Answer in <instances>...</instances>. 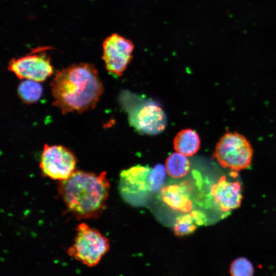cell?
Masks as SVG:
<instances>
[{"label":"cell","mask_w":276,"mask_h":276,"mask_svg":"<svg viewBox=\"0 0 276 276\" xmlns=\"http://www.w3.org/2000/svg\"><path fill=\"white\" fill-rule=\"evenodd\" d=\"M76 231L73 243L67 254L88 267L96 266L109 250V239L85 223H80Z\"/></svg>","instance_id":"277c9868"},{"label":"cell","mask_w":276,"mask_h":276,"mask_svg":"<svg viewBox=\"0 0 276 276\" xmlns=\"http://www.w3.org/2000/svg\"><path fill=\"white\" fill-rule=\"evenodd\" d=\"M42 91L40 82L28 79L22 80L17 87L19 98L28 104L37 102L40 98Z\"/></svg>","instance_id":"9a60e30c"},{"label":"cell","mask_w":276,"mask_h":276,"mask_svg":"<svg viewBox=\"0 0 276 276\" xmlns=\"http://www.w3.org/2000/svg\"><path fill=\"white\" fill-rule=\"evenodd\" d=\"M77 159L69 149L59 145L45 144L39 167L43 175L60 181L68 178L76 170Z\"/></svg>","instance_id":"ba28073f"},{"label":"cell","mask_w":276,"mask_h":276,"mask_svg":"<svg viewBox=\"0 0 276 276\" xmlns=\"http://www.w3.org/2000/svg\"><path fill=\"white\" fill-rule=\"evenodd\" d=\"M206 221L205 215L198 210L191 211L177 217L174 224L175 235L183 236L193 233Z\"/></svg>","instance_id":"7c38bea8"},{"label":"cell","mask_w":276,"mask_h":276,"mask_svg":"<svg viewBox=\"0 0 276 276\" xmlns=\"http://www.w3.org/2000/svg\"><path fill=\"white\" fill-rule=\"evenodd\" d=\"M49 49L50 47H37L24 56L12 58L8 63V70L21 80L44 81L53 73L50 58L46 53Z\"/></svg>","instance_id":"52a82bcc"},{"label":"cell","mask_w":276,"mask_h":276,"mask_svg":"<svg viewBox=\"0 0 276 276\" xmlns=\"http://www.w3.org/2000/svg\"><path fill=\"white\" fill-rule=\"evenodd\" d=\"M200 145L198 133L191 129H185L178 132L174 137L173 145L175 150L187 156H191L197 152Z\"/></svg>","instance_id":"4fadbf2b"},{"label":"cell","mask_w":276,"mask_h":276,"mask_svg":"<svg viewBox=\"0 0 276 276\" xmlns=\"http://www.w3.org/2000/svg\"><path fill=\"white\" fill-rule=\"evenodd\" d=\"M106 175V172L97 174L75 171L68 178L59 182L58 193L77 219L95 218L105 208L109 191Z\"/></svg>","instance_id":"7a4b0ae2"},{"label":"cell","mask_w":276,"mask_h":276,"mask_svg":"<svg viewBox=\"0 0 276 276\" xmlns=\"http://www.w3.org/2000/svg\"><path fill=\"white\" fill-rule=\"evenodd\" d=\"M130 125L139 132L157 135L162 132L167 124L166 114L159 104L149 99H141L139 103L128 107Z\"/></svg>","instance_id":"8992f818"},{"label":"cell","mask_w":276,"mask_h":276,"mask_svg":"<svg viewBox=\"0 0 276 276\" xmlns=\"http://www.w3.org/2000/svg\"><path fill=\"white\" fill-rule=\"evenodd\" d=\"M166 169L162 164L154 167L137 165L123 170L119 190L123 198L132 204H140L163 186Z\"/></svg>","instance_id":"3957f363"},{"label":"cell","mask_w":276,"mask_h":276,"mask_svg":"<svg viewBox=\"0 0 276 276\" xmlns=\"http://www.w3.org/2000/svg\"><path fill=\"white\" fill-rule=\"evenodd\" d=\"M160 197L170 208L184 213L193 208L192 188L187 181L171 184L161 189Z\"/></svg>","instance_id":"30bf717a"},{"label":"cell","mask_w":276,"mask_h":276,"mask_svg":"<svg viewBox=\"0 0 276 276\" xmlns=\"http://www.w3.org/2000/svg\"><path fill=\"white\" fill-rule=\"evenodd\" d=\"M211 194L221 211L227 212L238 208L242 198L241 187L238 181H228L221 177L213 186Z\"/></svg>","instance_id":"8fae6325"},{"label":"cell","mask_w":276,"mask_h":276,"mask_svg":"<svg viewBox=\"0 0 276 276\" xmlns=\"http://www.w3.org/2000/svg\"><path fill=\"white\" fill-rule=\"evenodd\" d=\"M252 154V147L248 141L236 132L225 133L217 143L214 153L222 167L236 171L250 166Z\"/></svg>","instance_id":"5b68a950"},{"label":"cell","mask_w":276,"mask_h":276,"mask_svg":"<svg viewBox=\"0 0 276 276\" xmlns=\"http://www.w3.org/2000/svg\"><path fill=\"white\" fill-rule=\"evenodd\" d=\"M102 47V59L106 70L116 76H122L132 58V41L113 33L104 40Z\"/></svg>","instance_id":"9c48e42d"},{"label":"cell","mask_w":276,"mask_h":276,"mask_svg":"<svg viewBox=\"0 0 276 276\" xmlns=\"http://www.w3.org/2000/svg\"><path fill=\"white\" fill-rule=\"evenodd\" d=\"M50 86L53 105L62 114L81 113L94 108L103 91L95 66L83 62L57 71Z\"/></svg>","instance_id":"6da1fadb"},{"label":"cell","mask_w":276,"mask_h":276,"mask_svg":"<svg viewBox=\"0 0 276 276\" xmlns=\"http://www.w3.org/2000/svg\"><path fill=\"white\" fill-rule=\"evenodd\" d=\"M231 276H254V268L247 259L239 257L235 259L229 267Z\"/></svg>","instance_id":"2e32d148"},{"label":"cell","mask_w":276,"mask_h":276,"mask_svg":"<svg viewBox=\"0 0 276 276\" xmlns=\"http://www.w3.org/2000/svg\"><path fill=\"white\" fill-rule=\"evenodd\" d=\"M166 171L173 178H180L185 176L190 169V163L186 156L178 152H175L168 156L165 163Z\"/></svg>","instance_id":"5bb4252c"}]
</instances>
